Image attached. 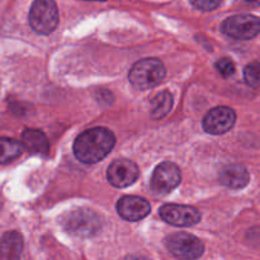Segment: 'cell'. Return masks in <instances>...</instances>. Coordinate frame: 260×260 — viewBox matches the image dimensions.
Wrapping results in <instances>:
<instances>
[{
	"mask_svg": "<svg viewBox=\"0 0 260 260\" xmlns=\"http://www.w3.org/2000/svg\"><path fill=\"white\" fill-rule=\"evenodd\" d=\"M116 144V136L104 127L86 129L76 137L74 142V154L84 164H95L103 160Z\"/></svg>",
	"mask_w": 260,
	"mask_h": 260,
	"instance_id": "cell-1",
	"label": "cell"
},
{
	"mask_svg": "<svg viewBox=\"0 0 260 260\" xmlns=\"http://www.w3.org/2000/svg\"><path fill=\"white\" fill-rule=\"evenodd\" d=\"M165 66L159 58H144L135 63L128 73L129 83L140 90L156 86L165 78Z\"/></svg>",
	"mask_w": 260,
	"mask_h": 260,
	"instance_id": "cell-2",
	"label": "cell"
},
{
	"mask_svg": "<svg viewBox=\"0 0 260 260\" xmlns=\"http://www.w3.org/2000/svg\"><path fill=\"white\" fill-rule=\"evenodd\" d=\"M62 226L69 234L79 238H89L101 230L102 218L98 213L88 208H79L66 213Z\"/></svg>",
	"mask_w": 260,
	"mask_h": 260,
	"instance_id": "cell-3",
	"label": "cell"
},
{
	"mask_svg": "<svg viewBox=\"0 0 260 260\" xmlns=\"http://www.w3.org/2000/svg\"><path fill=\"white\" fill-rule=\"evenodd\" d=\"M29 25L38 35L47 36L58 24V9L55 0H35L28 14Z\"/></svg>",
	"mask_w": 260,
	"mask_h": 260,
	"instance_id": "cell-4",
	"label": "cell"
},
{
	"mask_svg": "<svg viewBox=\"0 0 260 260\" xmlns=\"http://www.w3.org/2000/svg\"><path fill=\"white\" fill-rule=\"evenodd\" d=\"M165 245L169 253L180 260H197L205 251L202 241L194 235L178 233L168 236Z\"/></svg>",
	"mask_w": 260,
	"mask_h": 260,
	"instance_id": "cell-5",
	"label": "cell"
},
{
	"mask_svg": "<svg viewBox=\"0 0 260 260\" xmlns=\"http://www.w3.org/2000/svg\"><path fill=\"white\" fill-rule=\"evenodd\" d=\"M221 29L235 40H251L260 33V18L253 14H238L222 22Z\"/></svg>",
	"mask_w": 260,
	"mask_h": 260,
	"instance_id": "cell-6",
	"label": "cell"
},
{
	"mask_svg": "<svg viewBox=\"0 0 260 260\" xmlns=\"http://www.w3.org/2000/svg\"><path fill=\"white\" fill-rule=\"evenodd\" d=\"M182 173L175 164L170 161L157 165L151 177V189L156 194H168L179 185Z\"/></svg>",
	"mask_w": 260,
	"mask_h": 260,
	"instance_id": "cell-7",
	"label": "cell"
},
{
	"mask_svg": "<svg viewBox=\"0 0 260 260\" xmlns=\"http://www.w3.org/2000/svg\"><path fill=\"white\" fill-rule=\"evenodd\" d=\"M159 215L165 222L177 228H189L201 221V212L192 206L164 205L159 210Z\"/></svg>",
	"mask_w": 260,
	"mask_h": 260,
	"instance_id": "cell-8",
	"label": "cell"
},
{
	"mask_svg": "<svg viewBox=\"0 0 260 260\" xmlns=\"http://www.w3.org/2000/svg\"><path fill=\"white\" fill-rule=\"evenodd\" d=\"M236 122V113L230 107H216L203 118V128L211 135H223L230 131Z\"/></svg>",
	"mask_w": 260,
	"mask_h": 260,
	"instance_id": "cell-9",
	"label": "cell"
},
{
	"mask_svg": "<svg viewBox=\"0 0 260 260\" xmlns=\"http://www.w3.org/2000/svg\"><path fill=\"white\" fill-rule=\"evenodd\" d=\"M140 175V170L134 161L116 160L112 162L107 172V179L113 187L124 188L134 184Z\"/></svg>",
	"mask_w": 260,
	"mask_h": 260,
	"instance_id": "cell-10",
	"label": "cell"
},
{
	"mask_svg": "<svg viewBox=\"0 0 260 260\" xmlns=\"http://www.w3.org/2000/svg\"><path fill=\"white\" fill-rule=\"evenodd\" d=\"M151 211V206L145 198L136 196H124L117 203V212L123 220L140 221Z\"/></svg>",
	"mask_w": 260,
	"mask_h": 260,
	"instance_id": "cell-11",
	"label": "cell"
},
{
	"mask_svg": "<svg viewBox=\"0 0 260 260\" xmlns=\"http://www.w3.org/2000/svg\"><path fill=\"white\" fill-rule=\"evenodd\" d=\"M249 179H250L249 172L240 164L228 165L220 173V182L231 189H241L246 187Z\"/></svg>",
	"mask_w": 260,
	"mask_h": 260,
	"instance_id": "cell-12",
	"label": "cell"
},
{
	"mask_svg": "<svg viewBox=\"0 0 260 260\" xmlns=\"http://www.w3.org/2000/svg\"><path fill=\"white\" fill-rule=\"evenodd\" d=\"M23 246V238L18 231L5 233L0 239V260H19Z\"/></svg>",
	"mask_w": 260,
	"mask_h": 260,
	"instance_id": "cell-13",
	"label": "cell"
},
{
	"mask_svg": "<svg viewBox=\"0 0 260 260\" xmlns=\"http://www.w3.org/2000/svg\"><path fill=\"white\" fill-rule=\"evenodd\" d=\"M22 142L23 146H24L30 154L46 156V155L48 154V150H50V144H48L47 137H46V135L43 134L42 131H40V129H25L22 135Z\"/></svg>",
	"mask_w": 260,
	"mask_h": 260,
	"instance_id": "cell-14",
	"label": "cell"
},
{
	"mask_svg": "<svg viewBox=\"0 0 260 260\" xmlns=\"http://www.w3.org/2000/svg\"><path fill=\"white\" fill-rule=\"evenodd\" d=\"M23 146L14 139L0 137V164H7L22 155Z\"/></svg>",
	"mask_w": 260,
	"mask_h": 260,
	"instance_id": "cell-15",
	"label": "cell"
},
{
	"mask_svg": "<svg viewBox=\"0 0 260 260\" xmlns=\"http://www.w3.org/2000/svg\"><path fill=\"white\" fill-rule=\"evenodd\" d=\"M173 107V95L170 91L164 90L157 94L151 103V117L155 119L162 118L167 116Z\"/></svg>",
	"mask_w": 260,
	"mask_h": 260,
	"instance_id": "cell-16",
	"label": "cell"
},
{
	"mask_svg": "<svg viewBox=\"0 0 260 260\" xmlns=\"http://www.w3.org/2000/svg\"><path fill=\"white\" fill-rule=\"evenodd\" d=\"M244 79L246 84L254 89H260V61H254L244 69Z\"/></svg>",
	"mask_w": 260,
	"mask_h": 260,
	"instance_id": "cell-17",
	"label": "cell"
},
{
	"mask_svg": "<svg viewBox=\"0 0 260 260\" xmlns=\"http://www.w3.org/2000/svg\"><path fill=\"white\" fill-rule=\"evenodd\" d=\"M216 69L223 78H230L235 73V65L230 58H221L216 62Z\"/></svg>",
	"mask_w": 260,
	"mask_h": 260,
	"instance_id": "cell-18",
	"label": "cell"
},
{
	"mask_svg": "<svg viewBox=\"0 0 260 260\" xmlns=\"http://www.w3.org/2000/svg\"><path fill=\"white\" fill-rule=\"evenodd\" d=\"M222 0H190V4L202 12H211L220 7Z\"/></svg>",
	"mask_w": 260,
	"mask_h": 260,
	"instance_id": "cell-19",
	"label": "cell"
},
{
	"mask_svg": "<svg viewBox=\"0 0 260 260\" xmlns=\"http://www.w3.org/2000/svg\"><path fill=\"white\" fill-rule=\"evenodd\" d=\"M239 2L243 3L244 5H248V7H260V0H239Z\"/></svg>",
	"mask_w": 260,
	"mask_h": 260,
	"instance_id": "cell-20",
	"label": "cell"
},
{
	"mask_svg": "<svg viewBox=\"0 0 260 260\" xmlns=\"http://www.w3.org/2000/svg\"><path fill=\"white\" fill-rule=\"evenodd\" d=\"M126 260H150V259H147L146 256H141V255H128L126 258Z\"/></svg>",
	"mask_w": 260,
	"mask_h": 260,
	"instance_id": "cell-21",
	"label": "cell"
},
{
	"mask_svg": "<svg viewBox=\"0 0 260 260\" xmlns=\"http://www.w3.org/2000/svg\"><path fill=\"white\" fill-rule=\"evenodd\" d=\"M95 2H106V0H95Z\"/></svg>",
	"mask_w": 260,
	"mask_h": 260,
	"instance_id": "cell-22",
	"label": "cell"
}]
</instances>
